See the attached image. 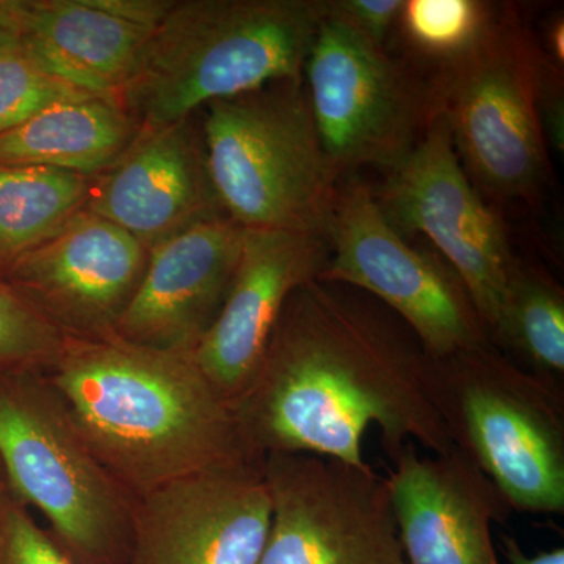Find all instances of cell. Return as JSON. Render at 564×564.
Returning a JSON list of instances; mask_svg holds the SVG:
<instances>
[{"label": "cell", "mask_w": 564, "mask_h": 564, "mask_svg": "<svg viewBox=\"0 0 564 564\" xmlns=\"http://www.w3.org/2000/svg\"><path fill=\"white\" fill-rule=\"evenodd\" d=\"M425 351L383 304L343 284L296 289L251 383L232 404L254 458L326 456L364 466L370 426L393 458L404 445L454 448L425 388Z\"/></svg>", "instance_id": "obj_1"}, {"label": "cell", "mask_w": 564, "mask_h": 564, "mask_svg": "<svg viewBox=\"0 0 564 564\" xmlns=\"http://www.w3.org/2000/svg\"><path fill=\"white\" fill-rule=\"evenodd\" d=\"M47 375L99 462L135 499L204 467L254 458L231 404L192 355L117 334L65 337Z\"/></svg>", "instance_id": "obj_2"}, {"label": "cell", "mask_w": 564, "mask_h": 564, "mask_svg": "<svg viewBox=\"0 0 564 564\" xmlns=\"http://www.w3.org/2000/svg\"><path fill=\"white\" fill-rule=\"evenodd\" d=\"M326 0H176L117 93L141 129L187 120L220 99L302 80Z\"/></svg>", "instance_id": "obj_3"}, {"label": "cell", "mask_w": 564, "mask_h": 564, "mask_svg": "<svg viewBox=\"0 0 564 564\" xmlns=\"http://www.w3.org/2000/svg\"><path fill=\"white\" fill-rule=\"evenodd\" d=\"M425 388L456 451L516 513H564L563 383L499 348L425 359Z\"/></svg>", "instance_id": "obj_4"}, {"label": "cell", "mask_w": 564, "mask_h": 564, "mask_svg": "<svg viewBox=\"0 0 564 564\" xmlns=\"http://www.w3.org/2000/svg\"><path fill=\"white\" fill-rule=\"evenodd\" d=\"M199 117L212 187L229 220L325 239L343 177L323 151L302 80L207 104Z\"/></svg>", "instance_id": "obj_5"}, {"label": "cell", "mask_w": 564, "mask_h": 564, "mask_svg": "<svg viewBox=\"0 0 564 564\" xmlns=\"http://www.w3.org/2000/svg\"><path fill=\"white\" fill-rule=\"evenodd\" d=\"M0 464L14 499L79 564H129L137 499L99 462L47 372L0 375Z\"/></svg>", "instance_id": "obj_6"}, {"label": "cell", "mask_w": 564, "mask_h": 564, "mask_svg": "<svg viewBox=\"0 0 564 564\" xmlns=\"http://www.w3.org/2000/svg\"><path fill=\"white\" fill-rule=\"evenodd\" d=\"M545 61L521 11L503 3L477 46L429 79L464 172L496 202L536 203L549 180L538 113Z\"/></svg>", "instance_id": "obj_7"}, {"label": "cell", "mask_w": 564, "mask_h": 564, "mask_svg": "<svg viewBox=\"0 0 564 564\" xmlns=\"http://www.w3.org/2000/svg\"><path fill=\"white\" fill-rule=\"evenodd\" d=\"M325 239L329 259L317 280L372 296L414 334L425 355L492 345L458 273L436 251L408 242L366 182H339Z\"/></svg>", "instance_id": "obj_8"}, {"label": "cell", "mask_w": 564, "mask_h": 564, "mask_svg": "<svg viewBox=\"0 0 564 564\" xmlns=\"http://www.w3.org/2000/svg\"><path fill=\"white\" fill-rule=\"evenodd\" d=\"M302 82L315 131L340 177L393 169L433 120L430 82L343 22L325 18Z\"/></svg>", "instance_id": "obj_9"}, {"label": "cell", "mask_w": 564, "mask_h": 564, "mask_svg": "<svg viewBox=\"0 0 564 564\" xmlns=\"http://www.w3.org/2000/svg\"><path fill=\"white\" fill-rule=\"evenodd\" d=\"M273 518L259 564H406L388 478L369 464L263 458Z\"/></svg>", "instance_id": "obj_10"}, {"label": "cell", "mask_w": 564, "mask_h": 564, "mask_svg": "<svg viewBox=\"0 0 564 564\" xmlns=\"http://www.w3.org/2000/svg\"><path fill=\"white\" fill-rule=\"evenodd\" d=\"M375 196L403 236H425L458 273L491 336L518 258L503 218L464 172L441 115H434L413 150L388 170Z\"/></svg>", "instance_id": "obj_11"}, {"label": "cell", "mask_w": 564, "mask_h": 564, "mask_svg": "<svg viewBox=\"0 0 564 564\" xmlns=\"http://www.w3.org/2000/svg\"><path fill=\"white\" fill-rule=\"evenodd\" d=\"M263 459L214 464L137 499L129 564H259L273 507Z\"/></svg>", "instance_id": "obj_12"}, {"label": "cell", "mask_w": 564, "mask_h": 564, "mask_svg": "<svg viewBox=\"0 0 564 564\" xmlns=\"http://www.w3.org/2000/svg\"><path fill=\"white\" fill-rule=\"evenodd\" d=\"M150 250L131 234L80 210L47 242L0 272V280L65 337L115 334L139 291Z\"/></svg>", "instance_id": "obj_13"}, {"label": "cell", "mask_w": 564, "mask_h": 564, "mask_svg": "<svg viewBox=\"0 0 564 564\" xmlns=\"http://www.w3.org/2000/svg\"><path fill=\"white\" fill-rule=\"evenodd\" d=\"M84 209L148 250L198 223L226 217L212 187L199 113L141 129L109 170L91 177Z\"/></svg>", "instance_id": "obj_14"}, {"label": "cell", "mask_w": 564, "mask_h": 564, "mask_svg": "<svg viewBox=\"0 0 564 564\" xmlns=\"http://www.w3.org/2000/svg\"><path fill=\"white\" fill-rule=\"evenodd\" d=\"M329 259L323 237L245 229L242 251L217 321L193 361L229 404L251 383L293 292L317 280Z\"/></svg>", "instance_id": "obj_15"}, {"label": "cell", "mask_w": 564, "mask_h": 564, "mask_svg": "<svg viewBox=\"0 0 564 564\" xmlns=\"http://www.w3.org/2000/svg\"><path fill=\"white\" fill-rule=\"evenodd\" d=\"M388 484L406 564H500L492 524L510 519L496 486L462 452L422 456L404 445Z\"/></svg>", "instance_id": "obj_16"}, {"label": "cell", "mask_w": 564, "mask_h": 564, "mask_svg": "<svg viewBox=\"0 0 564 564\" xmlns=\"http://www.w3.org/2000/svg\"><path fill=\"white\" fill-rule=\"evenodd\" d=\"M243 236L239 225L218 217L151 248L139 291L115 334L144 347L192 355L228 296Z\"/></svg>", "instance_id": "obj_17"}, {"label": "cell", "mask_w": 564, "mask_h": 564, "mask_svg": "<svg viewBox=\"0 0 564 564\" xmlns=\"http://www.w3.org/2000/svg\"><path fill=\"white\" fill-rule=\"evenodd\" d=\"M11 28L41 69L101 96H117L131 79L152 33L91 0H11Z\"/></svg>", "instance_id": "obj_18"}, {"label": "cell", "mask_w": 564, "mask_h": 564, "mask_svg": "<svg viewBox=\"0 0 564 564\" xmlns=\"http://www.w3.org/2000/svg\"><path fill=\"white\" fill-rule=\"evenodd\" d=\"M141 132L117 96L54 104L0 133V165L43 166L95 177L109 170Z\"/></svg>", "instance_id": "obj_19"}, {"label": "cell", "mask_w": 564, "mask_h": 564, "mask_svg": "<svg viewBox=\"0 0 564 564\" xmlns=\"http://www.w3.org/2000/svg\"><path fill=\"white\" fill-rule=\"evenodd\" d=\"M491 343L522 369L562 381L564 291L543 267L516 261Z\"/></svg>", "instance_id": "obj_20"}, {"label": "cell", "mask_w": 564, "mask_h": 564, "mask_svg": "<svg viewBox=\"0 0 564 564\" xmlns=\"http://www.w3.org/2000/svg\"><path fill=\"white\" fill-rule=\"evenodd\" d=\"M90 185L84 174L0 165V272L84 210Z\"/></svg>", "instance_id": "obj_21"}, {"label": "cell", "mask_w": 564, "mask_h": 564, "mask_svg": "<svg viewBox=\"0 0 564 564\" xmlns=\"http://www.w3.org/2000/svg\"><path fill=\"white\" fill-rule=\"evenodd\" d=\"M497 10L485 0H403L397 25L415 58L436 70L473 51Z\"/></svg>", "instance_id": "obj_22"}, {"label": "cell", "mask_w": 564, "mask_h": 564, "mask_svg": "<svg viewBox=\"0 0 564 564\" xmlns=\"http://www.w3.org/2000/svg\"><path fill=\"white\" fill-rule=\"evenodd\" d=\"M63 344L65 336L0 280V375L47 372Z\"/></svg>", "instance_id": "obj_23"}, {"label": "cell", "mask_w": 564, "mask_h": 564, "mask_svg": "<svg viewBox=\"0 0 564 564\" xmlns=\"http://www.w3.org/2000/svg\"><path fill=\"white\" fill-rule=\"evenodd\" d=\"M0 564H79L57 543L50 530L43 529L31 510L13 505L0 552Z\"/></svg>", "instance_id": "obj_24"}, {"label": "cell", "mask_w": 564, "mask_h": 564, "mask_svg": "<svg viewBox=\"0 0 564 564\" xmlns=\"http://www.w3.org/2000/svg\"><path fill=\"white\" fill-rule=\"evenodd\" d=\"M402 6L403 0H326V18L386 46Z\"/></svg>", "instance_id": "obj_25"}, {"label": "cell", "mask_w": 564, "mask_h": 564, "mask_svg": "<svg viewBox=\"0 0 564 564\" xmlns=\"http://www.w3.org/2000/svg\"><path fill=\"white\" fill-rule=\"evenodd\" d=\"M563 69L554 63L545 61L541 77L540 96H538V113L543 128L545 143L551 144L555 152L564 150V96Z\"/></svg>", "instance_id": "obj_26"}, {"label": "cell", "mask_w": 564, "mask_h": 564, "mask_svg": "<svg viewBox=\"0 0 564 564\" xmlns=\"http://www.w3.org/2000/svg\"><path fill=\"white\" fill-rule=\"evenodd\" d=\"M110 17L154 32L176 0H91Z\"/></svg>", "instance_id": "obj_27"}, {"label": "cell", "mask_w": 564, "mask_h": 564, "mask_svg": "<svg viewBox=\"0 0 564 564\" xmlns=\"http://www.w3.org/2000/svg\"><path fill=\"white\" fill-rule=\"evenodd\" d=\"M500 549L507 562L510 564H564V549L555 547L552 551L540 552L536 555L525 554L524 549L514 536L502 534Z\"/></svg>", "instance_id": "obj_28"}, {"label": "cell", "mask_w": 564, "mask_h": 564, "mask_svg": "<svg viewBox=\"0 0 564 564\" xmlns=\"http://www.w3.org/2000/svg\"><path fill=\"white\" fill-rule=\"evenodd\" d=\"M543 52L556 68L563 69L564 65V21L563 17L552 18L545 29Z\"/></svg>", "instance_id": "obj_29"}, {"label": "cell", "mask_w": 564, "mask_h": 564, "mask_svg": "<svg viewBox=\"0 0 564 564\" xmlns=\"http://www.w3.org/2000/svg\"><path fill=\"white\" fill-rule=\"evenodd\" d=\"M14 503H17V499H14L13 492H11L2 464H0V552H2L3 541H6L11 508H13Z\"/></svg>", "instance_id": "obj_30"}]
</instances>
